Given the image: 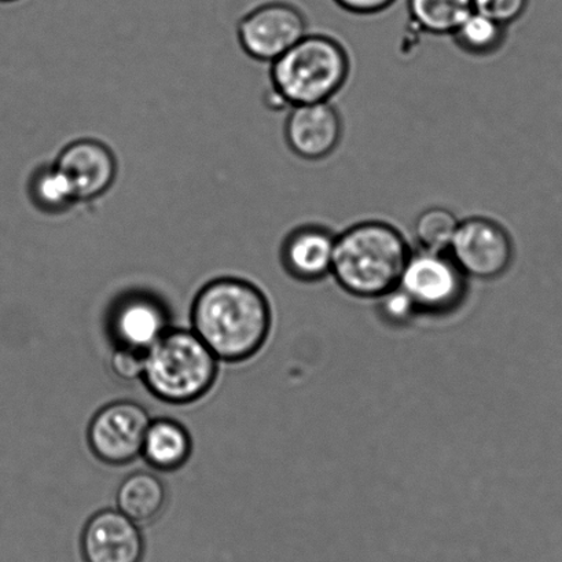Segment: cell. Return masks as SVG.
<instances>
[{"label": "cell", "instance_id": "6da1fadb", "mask_svg": "<svg viewBox=\"0 0 562 562\" xmlns=\"http://www.w3.org/2000/svg\"><path fill=\"white\" fill-rule=\"evenodd\" d=\"M271 321L266 294L241 278H216L193 303V331L226 362H241L258 353L269 338Z\"/></svg>", "mask_w": 562, "mask_h": 562}, {"label": "cell", "instance_id": "7a4b0ae2", "mask_svg": "<svg viewBox=\"0 0 562 562\" xmlns=\"http://www.w3.org/2000/svg\"><path fill=\"white\" fill-rule=\"evenodd\" d=\"M411 245L391 223H355L336 237L331 277L359 299H380L400 286L412 256Z\"/></svg>", "mask_w": 562, "mask_h": 562}, {"label": "cell", "instance_id": "3957f363", "mask_svg": "<svg viewBox=\"0 0 562 562\" xmlns=\"http://www.w3.org/2000/svg\"><path fill=\"white\" fill-rule=\"evenodd\" d=\"M351 59L335 37L307 34L271 64V100L280 106L327 102L346 86Z\"/></svg>", "mask_w": 562, "mask_h": 562}, {"label": "cell", "instance_id": "277c9868", "mask_svg": "<svg viewBox=\"0 0 562 562\" xmlns=\"http://www.w3.org/2000/svg\"><path fill=\"white\" fill-rule=\"evenodd\" d=\"M217 360L194 331L169 329L147 349L142 379L158 400L184 405L212 389Z\"/></svg>", "mask_w": 562, "mask_h": 562}, {"label": "cell", "instance_id": "5b68a950", "mask_svg": "<svg viewBox=\"0 0 562 562\" xmlns=\"http://www.w3.org/2000/svg\"><path fill=\"white\" fill-rule=\"evenodd\" d=\"M468 277L449 252H413L403 271L400 288L411 297L418 314L441 315L460 307L465 299Z\"/></svg>", "mask_w": 562, "mask_h": 562}, {"label": "cell", "instance_id": "8992f818", "mask_svg": "<svg viewBox=\"0 0 562 562\" xmlns=\"http://www.w3.org/2000/svg\"><path fill=\"white\" fill-rule=\"evenodd\" d=\"M308 34L307 19L296 4L272 0L239 20L237 37L248 57L272 64Z\"/></svg>", "mask_w": 562, "mask_h": 562}, {"label": "cell", "instance_id": "52a82bcc", "mask_svg": "<svg viewBox=\"0 0 562 562\" xmlns=\"http://www.w3.org/2000/svg\"><path fill=\"white\" fill-rule=\"evenodd\" d=\"M449 254L468 278L493 281L510 269L515 245L501 223L472 216L460 222Z\"/></svg>", "mask_w": 562, "mask_h": 562}, {"label": "cell", "instance_id": "ba28073f", "mask_svg": "<svg viewBox=\"0 0 562 562\" xmlns=\"http://www.w3.org/2000/svg\"><path fill=\"white\" fill-rule=\"evenodd\" d=\"M72 186L79 204L100 201L119 178V158L111 146L92 136L68 142L53 160Z\"/></svg>", "mask_w": 562, "mask_h": 562}, {"label": "cell", "instance_id": "9c48e42d", "mask_svg": "<svg viewBox=\"0 0 562 562\" xmlns=\"http://www.w3.org/2000/svg\"><path fill=\"white\" fill-rule=\"evenodd\" d=\"M150 423L149 414L138 403H112L98 412L90 424L91 450L103 462L125 465L142 454Z\"/></svg>", "mask_w": 562, "mask_h": 562}, {"label": "cell", "instance_id": "30bf717a", "mask_svg": "<svg viewBox=\"0 0 562 562\" xmlns=\"http://www.w3.org/2000/svg\"><path fill=\"white\" fill-rule=\"evenodd\" d=\"M283 134L294 155L318 161L329 157L340 145L342 120L330 101L305 103L291 108Z\"/></svg>", "mask_w": 562, "mask_h": 562}, {"label": "cell", "instance_id": "8fae6325", "mask_svg": "<svg viewBox=\"0 0 562 562\" xmlns=\"http://www.w3.org/2000/svg\"><path fill=\"white\" fill-rule=\"evenodd\" d=\"M144 550L138 527L119 510L97 513L81 537L85 562H140Z\"/></svg>", "mask_w": 562, "mask_h": 562}, {"label": "cell", "instance_id": "7c38bea8", "mask_svg": "<svg viewBox=\"0 0 562 562\" xmlns=\"http://www.w3.org/2000/svg\"><path fill=\"white\" fill-rule=\"evenodd\" d=\"M109 324L117 347L146 352L169 330V316L160 300L136 292L114 304Z\"/></svg>", "mask_w": 562, "mask_h": 562}, {"label": "cell", "instance_id": "4fadbf2b", "mask_svg": "<svg viewBox=\"0 0 562 562\" xmlns=\"http://www.w3.org/2000/svg\"><path fill=\"white\" fill-rule=\"evenodd\" d=\"M336 234L321 225L294 228L283 239L281 261L288 274L302 282H318L331 274Z\"/></svg>", "mask_w": 562, "mask_h": 562}, {"label": "cell", "instance_id": "5bb4252c", "mask_svg": "<svg viewBox=\"0 0 562 562\" xmlns=\"http://www.w3.org/2000/svg\"><path fill=\"white\" fill-rule=\"evenodd\" d=\"M26 195L34 210L46 216H64L79 205L72 186L54 161L37 164L32 169Z\"/></svg>", "mask_w": 562, "mask_h": 562}, {"label": "cell", "instance_id": "9a60e30c", "mask_svg": "<svg viewBox=\"0 0 562 562\" xmlns=\"http://www.w3.org/2000/svg\"><path fill=\"white\" fill-rule=\"evenodd\" d=\"M192 452L188 430L172 419H156L145 435L142 454L158 471H175L184 465Z\"/></svg>", "mask_w": 562, "mask_h": 562}, {"label": "cell", "instance_id": "2e32d148", "mask_svg": "<svg viewBox=\"0 0 562 562\" xmlns=\"http://www.w3.org/2000/svg\"><path fill=\"white\" fill-rule=\"evenodd\" d=\"M167 502L166 485L155 474L136 472L120 484L119 512L135 524L155 521Z\"/></svg>", "mask_w": 562, "mask_h": 562}, {"label": "cell", "instance_id": "e0dca14e", "mask_svg": "<svg viewBox=\"0 0 562 562\" xmlns=\"http://www.w3.org/2000/svg\"><path fill=\"white\" fill-rule=\"evenodd\" d=\"M407 10L419 30L446 36L454 34L473 12V0H407Z\"/></svg>", "mask_w": 562, "mask_h": 562}, {"label": "cell", "instance_id": "ac0fdd59", "mask_svg": "<svg viewBox=\"0 0 562 562\" xmlns=\"http://www.w3.org/2000/svg\"><path fill=\"white\" fill-rule=\"evenodd\" d=\"M506 31L507 26L473 10L451 36L462 52L471 56H490L504 46Z\"/></svg>", "mask_w": 562, "mask_h": 562}, {"label": "cell", "instance_id": "d6986e66", "mask_svg": "<svg viewBox=\"0 0 562 562\" xmlns=\"http://www.w3.org/2000/svg\"><path fill=\"white\" fill-rule=\"evenodd\" d=\"M460 222L450 210L440 209V206L425 210L414 223V237L417 239L419 249L429 250V252H449Z\"/></svg>", "mask_w": 562, "mask_h": 562}, {"label": "cell", "instance_id": "ffe728a7", "mask_svg": "<svg viewBox=\"0 0 562 562\" xmlns=\"http://www.w3.org/2000/svg\"><path fill=\"white\" fill-rule=\"evenodd\" d=\"M529 0H473V10L496 23L509 26L522 18Z\"/></svg>", "mask_w": 562, "mask_h": 562}, {"label": "cell", "instance_id": "44dd1931", "mask_svg": "<svg viewBox=\"0 0 562 562\" xmlns=\"http://www.w3.org/2000/svg\"><path fill=\"white\" fill-rule=\"evenodd\" d=\"M379 300L385 319L392 322V324H406V322L412 321L414 316L418 315L416 305L400 286L384 294Z\"/></svg>", "mask_w": 562, "mask_h": 562}, {"label": "cell", "instance_id": "7402d4cb", "mask_svg": "<svg viewBox=\"0 0 562 562\" xmlns=\"http://www.w3.org/2000/svg\"><path fill=\"white\" fill-rule=\"evenodd\" d=\"M145 353L133 348L117 347L111 358V368L119 379L133 381L144 375Z\"/></svg>", "mask_w": 562, "mask_h": 562}, {"label": "cell", "instance_id": "603a6c76", "mask_svg": "<svg viewBox=\"0 0 562 562\" xmlns=\"http://www.w3.org/2000/svg\"><path fill=\"white\" fill-rule=\"evenodd\" d=\"M335 2L346 12L370 15L384 12L390 9L396 0H335Z\"/></svg>", "mask_w": 562, "mask_h": 562}, {"label": "cell", "instance_id": "cb8c5ba5", "mask_svg": "<svg viewBox=\"0 0 562 562\" xmlns=\"http://www.w3.org/2000/svg\"><path fill=\"white\" fill-rule=\"evenodd\" d=\"M0 2H2V3H10V2H15V0H0Z\"/></svg>", "mask_w": 562, "mask_h": 562}]
</instances>
